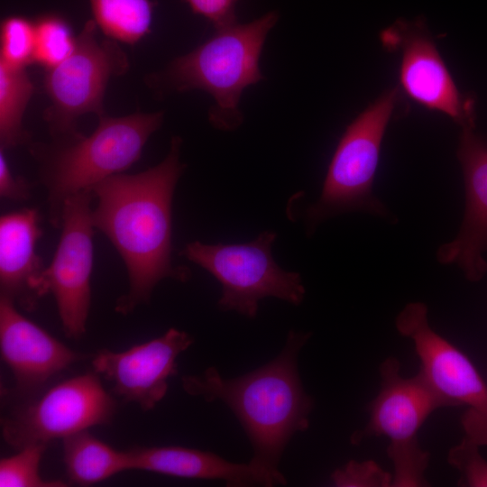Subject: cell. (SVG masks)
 Segmentation results:
<instances>
[{"instance_id": "cell-27", "label": "cell", "mask_w": 487, "mask_h": 487, "mask_svg": "<svg viewBox=\"0 0 487 487\" xmlns=\"http://www.w3.org/2000/svg\"><path fill=\"white\" fill-rule=\"evenodd\" d=\"M31 184L23 178L13 174L4 150L0 152V196L11 201H24L31 196Z\"/></svg>"}, {"instance_id": "cell-5", "label": "cell", "mask_w": 487, "mask_h": 487, "mask_svg": "<svg viewBox=\"0 0 487 487\" xmlns=\"http://www.w3.org/2000/svg\"><path fill=\"white\" fill-rule=\"evenodd\" d=\"M400 97L398 87L384 91L347 125L328 165L320 196L307 209L308 231L347 212L390 216L372 186L382 140Z\"/></svg>"}, {"instance_id": "cell-22", "label": "cell", "mask_w": 487, "mask_h": 487, "mask_svg": "<svg viewBox=\"0 0 487 487\" xmlns=\"http://www.w3.org/2000/svg\"><path fill=\"white\" fill-rule=\"evenodd\" d=\"M47 445L35 444L18 449L15 455L0 460V487H63L60 480H46L40 464Z\"/></svg>"}, {"instance_id": "cell-21", "label": "cell", "mask_w": 487, "mask_h": 487, "mask_svg": "<svg viewBox=\"0 0 487 487\" xmlns=\"http://www.w3.org/2000/svg\"><path fill=\"white\" fill-rule=\"evenodd\" d=\"M35 23L34 62L51 69L73 51L76 36L70 25L61 17L46 14L40 17Z\"/></svg>"}, {"instance_id": "cell-17", "label": "cell", "mask_w": 487, "mask_h": 487, "mask_svg": "<svg viewBox=\"0 0 487 487\" xmlns=\"http://www.w3.org/2000/svg\"><path fill=\"white\" fill-rule=\"evenodd\" d=\"M127 452L130 470L179 478L219 479L229 487L263 485L262 477L249 463H233L208 451L162 446L133 447Z\"/></svg>"}, {"instance_id": "cell-10", "label": "cell", "mask_w": 487, "mask_h": 487, "mask_svg": "<svg viewBox=\"0 0 487 487\" xmlns=\"http://www.w3.org/2000/svg\"><path fill=\"white\" fill-rule=\"evenodd\" d=\"M398 332L412 340L419 372L454 407L464 406L461 423L465 436L487 446V384L470 359L429 325L427 308L410 302L396 317Z\"/></svg>"}, {"instance_id": "cell-20", "label": "cell", "mask_w": 487, "mask_h": 487, "mask_svg": "<svg viewBox=\"0 0 487 487\" xmlns=\"http://www.w3.org/2000/svg\"><path fill=\"white\" fill-rule=\"evenodd\" d=\"M89 4L93 20L107 38L135 44L151 31L152 0H89Z\"/></svg>"}, {"instance_id": "cell-25", "label": "cell", "mask_w": 487, "mask_h": 487, "mask_svg": "<svg viewBox=\"0 0 487 487\" xmlns=\"http://www.w3.org/2000/svg\"><path fill=\"white\" fill-rule=\"evenodd\" d=\"M393 476L373 461H350L331 474L337 487H388L392 485Z\"/></svg>"}, {"instance_id": "cell-2", "label": "cell", "mask_w": 487, "mask_h": 487, "mask_svg": "<svg viewBox=\"0 0 487 487\" xmlns=\"http://www.w3.org/2000/svg\"><path fill=\"white\" fill-rule=\"evenodd\" d=\"M310 333L290 331L272 361L246 374L225 379L216 367L181 378L184 391L211 402L221 400L236 416L253 449L249 464L263 486L285 485L279 465L296 432L309 427L313 399L300 381L297 358Z\"/></svg>"}, {"instance_id": "cell-23", "label": "cell", "mask_w": 487, "mask_h": 487, "mask_svg": "<svg viewBox=\"0 0 487 487\" xmlns=\"http://www.w3.org/2000/svg\"><path fill=\"white\" fill-rule=\"evenodd\" d=\"M35 23L25 17L9 16L0 30V62L26 68L34 63Z\"/></svg>"}, {"instance_id": "cell-24", "label": "cell", "mask_w": 487, "mask_h": 487, "mask_svg": "<svg viewBox=\"0 0 487 487\" xmlns=\"http://www.w3.org/2000/svg\"><path fill=\"white\" fill-rule=\"evenodd\" d=\"M479 447L464 436L448 452L447 461L459 471V484L463 486L487 487V461L481 455Z\"/></svg>"}, {"instance_id": "cell-15", "label": "cell", "mask_w": 487, "mask_h": 487, "mask_svg": "<svg viewBox=\"0 0 487 487\" xmlns=\"http://www.w3.org/2000/svg\"><path fill=\"white\" fill-rule=\"evenodd\" d=\"M0 350L17 391L32 393L53 376L85 358L21 314L0 296Z\"/></svg>"}, {"instance_id": "cell-6", "label": "cell", "mask_w": 487, "mask_h": 487, "mask_svg": "<svg viewBox=\"0 0 487 487\" xmlns=\"http://www.w3.org/2000/svg\"><path fill=\"white\" fill-rule=\"evenodd\" d=\"M380 375L381 388L369 405V421L351 436V443L357 445L372 436H387V454L394 467L392 486H427L429 454L421 448L418 432L432 412L454 406L421 372L412 377L401 376L400 363L394 357L382 362Z\"/></svg>"}, {"instance_id": "cell-18", "label": "cell", "mask_w": 487, "mask_h": 487, "mask_svg": "<svg viewBox=\"0 0 487 487\" xmlns=\"http://www.w3.org/2000/svg\"><path fill=\"white\" fill-rule=\"evenodd\" d=\"M63 462L70 482L89 486L130 470L129 455L83 430L62 439Z\"/></svg>"}, {"instance_id": "cell-16", "label": "cell", "mask_w": 487, "mask_h": 487, "mask_svg": "<svg viewBox=\"0 0 487 487\" xmlns=\"http://www.w3.org/2000/svg\"><path fill=\"white\" fill-rule=\"evenodd\" d=\"M40 215L35 208L9 212L0 218L1 296L32 310L45 293L43 266L36 253L42 235Z\"/></svg>"}, {"instance_id": "cell-3", "label": "cell", "mask_w": 487, "mask_h": 487, "mask_svg": "<svg viewBox=\"0 0 487 487\" xmlns=\"http://www.w3.org/2000/svg\"><path fill=\"white\" fill-rule=\"evenodd\" d=\"M278 20L279 13L270 11L247 23L216 29L207 41L146 76L145 83L158 96L190 90L208 93L215 101L208 112L210 124L222 131L235 130L244 121L239 109L244 90L263 79L259 60Z\"/></svg>"}, {"instance_id": "cell-12", "label": "cell", "mask_w": 487, "mask_h": 487, "mask_svg": "<svg viewBox=\"0 0 487 487\" xmlns=\"http://www.w3.org/2000/svg\"><path fill=\"white\" fill-rule=\"evenodd\" d=\"M93 198L92 190H85L64 202L60 241L42 277L43 291L52 294L64 334L72 339L85 334L91 302Z\"/></svg>"}, {"instance_id": "cell-1", "label": "cell", "mask_w": 487, "mask_h": 487, "mask_svg": "<svg viewBox=\"0 0 487 487\" xmlns=\"http://www.w3.org/2000/svg\"><path fill=\"white\" fill-rule=\"evenodd\" d=\"M181 145V138L173 136L159 164L135 174L113 175L92 188L93 225L112 243L127 271L129 289L116 302L118 313L129 314L149 302L161 280L190 277L188 268L171 261L172 198L185 169Z\"/></svg>"}, {"instance_id": "cell-8", "label": "cell", "mask_w": 487, "mask_h": 487, "mask_svg": "<svg viewBox=\"0 0 487 487\" xmlns=\"http://www.w3.org/2000/svg\"><path fill=\"white\" fill-rule=\"evenodd\" d=\"M97 28L93 19L88 20L76 36L71 54L46 69L43 87L50 106L43 118L52 140L79 134L77 121L86 114L105 115L103 101L109 80L130 68L119 42L107 37L99 40Z\"/></svg>"}, {"instance_id": "cell-7", "label": "cell", "mask_w": 487, "mask_h": 487, "mask_svg": "<svg viewBox=\"0 0 487 487\" xmlns=\"http://www.w3.org/2000/svg\"><path fill=\"white\" fill-rule=\"evenodd\" d=\"M277 238L272 231L262 232L244 244H186L180 255L209 272L221 285L218 307L249 318L258 313L259 302L273 297L299 305L306 290L301 276L288 271L275 262L271 247Z\"/></svg>"}, {"instance_id": "cell-14", "label": "cell", "mask_w": 487, "mask_h": 487, "mask_svg": "<svg viewBox=\"0 0 487 487\" xmlns=\"http://www.w3.org/2000/svg\"><path fill=\"white\" fill-rule=\"evenodd\" d=\"M456 155L464 179L465 212L458 234L439 247L436 258L455 263L468 280L478 281L487 272V140L475 127L462 128Z\"/></svg>"}, {"instance_id": "cell-4", "label": "cell", "mask_w": 487, "mask_h": 487, "mask_svg": "<svg viewBox=\"0 0 487 487\" xmlns=\"http://www.w3.org/2000/svg\"><path fill=\"white\" fill-rule=\"evenodd\" d=\"M92 133L51 142H30L47 191L50 223L59 228L64 202L102 180L124 173L140 158L150 136L162 124L164 112L103 115Z\"/></svg>"}, {"instance_id": "cell-13", "label": "cell", "mask_w": 487, "mask_h": 487, "mask_svg": "<svg viewBox=\"0 0 487 487\" xmlns=\"http://www.w3.org/2000/svg\"><path fill=\"white\" fill-rule=\"evenodd\" d=\"M193 341L185 331L171 327L124 351L100 350L92 359L93 371L124 401L151 410L165 397L169 379L178 372L177 358Z\"/></svg>"}, {"instance_id": "cell-19", "label": "cell", "mask_w": 487, "mask_h": 487, "mask_svg": "<svg viewBox=\"0 0 487 487\" xmlns=\"http://www.w3.org/2000/svg\"><path fill=\"white\" fill-rule=\"evenodd\" d=\"M34 92L26 68L0 62V145L2 150L30 142L23 119Z\"/></svg>"}, {"instance_id": "cell-9", "label": "cell", "mask_w": 487, "mask_h": 487, "mask_svg": "<svg viewBox=\"0 0 487 487\" xmlns=\"http://www.w3.org/2000/svg\"><path fill=\"white\" fill-rule=\"evenodd\" d=\"M115 399L93 372L62 381L2 419L5 442L17 450L110 423Z\"/></svg>"}, {"instance_id": "cell-26", "label": "cell", "mask_w": 487, "mask_h": 487, "mask_svg": "<svg viewBox=\"0 0 487 487\" xmlns=\"http://www.w3.org/2000/svg\"><path fill=\"white\" fill-rule=\"evenodd\" d=\"M191 11L210 21L216 29L237 23L235 7L238 0H184Z\"/></svg>"}, {"instance_id": "cell-11", "label": "cell", "mask_w": 487, "mask_h": 487, "mask_svg": "<svg viewBox=\"0 0 487 487\" xmlns=\"http://www.w3.org/2000/svg\"><path fill=\"white\" fill-rule=\"evenodd\" d=\"M382 47L400 58V90L462 128L475 127V102L458 89L423 17L397 19L380 33Z\"/></svg>"}]
</instances>
